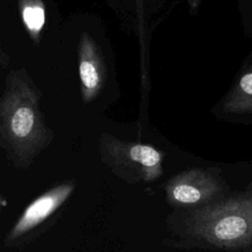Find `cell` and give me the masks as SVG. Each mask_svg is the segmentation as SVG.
Wrapping results in <instances>:
<instances>
[{
    "instance_id": "obj_4",
    "label": "cell",
    "mask_w": 252,
    "mask_h": 252,
    "mask_svg": "<svg viewBox=\"0 0 252 252\" xmlns=\"http://www.w3.org/2000/svg\"><path fill=\"white\" fill-rule=\"evenodd\" d=\"M159 187L173 210H190L220 197L224 185L212 170L188 168L172 175Z\"/></svg>"
},
{
    "instance_id": "obj_7",
    "label": "cell",
    "mask_w": 252,
    "mask_h": 252,
    "mask_svg": "<svg viewBox=\"0 0 252 252\" xmlns=\"http://www.w3.org/2000/svg\"><path fill=\"white\" fill-rule=\"evenodd\" d=\"M240 87L246 94H252V73L247 74L240 80Z\"/></svg>"
},
{
    "instance_id": "obj_2",
    "label": "cell",
    "mask_w": 252,
    "mask_h": 252,
    "mask_svg": "<svg viewBox=\"0 0 252 252\" xmlns=\"http://www.w3.org/2000/svg\"><path fill=\"white\" fill-rule=\"evenodd\" d=\"M75 188V180H64L35 197L6 233L3 246L23 248L45 232L61 215Z\"/></svg>"
},
{
    "instance_id": "obj_6",
    "label": "cell",
    "mask_w": 252,
    "mask_h": 252,
    "mask_svg": "<svg viewBox=\"0 0 252 252\" xmlns=\"http://www.w3.org/2000/svg\"><path fill=\"white\" fill-rule=\"evenodd\" d=\"M22 16L26 27L32 32L37 33L42 29L45 22L44 9L38 3H31L23 7Z\"/></svg>"
},
{
    "instance_id": "obj_5",
    "label": "cell",
    "mask_w": 252,
    "mask_h": 252,
    "mask_svg": "<svg viewBox=\"0 0 252 252\" xmlns=\"http://www.w3.org/2000/svg\"><path fill=\"white\" fill-rule=\"evenodd\" d=\"M80 78L84 89L90 94H93L100 86V74L96 63L90 57L81 60L79 66Z\"/></svg>"
},
{
    "instance_id": "obj_1",
    "label": "cell",
    "mask_w": 252,
    "mask_h": 252,
    "mask_svg": "<svg viewBox=\"0 0 252 252\" xmlns=\"http://www.w3.org/2000/svg\"><path fill=\"white\" fill-rule=\"evenodd\" d=\"M164 245L176 249L235 251L252 246V185L241 193L195 209L172 210L164 219Z\"/></svg>"
},
{
    "instance_id": "obj_3",
    "label": "cell",
    "mask_w": 252,
    "mask_h": 252,
    "mask_svg": "<svg viewBox=\"0 0 252 252\" xmlns=\"http://www.w3.org/2000/svg\"><path fill=\"white\" fill-rule=\"evenodd\" d=\"M100 150L102 161L124 182L152 183L163 173V154L152 146L107 141Z\"/></svg>"
}]
</instances>
